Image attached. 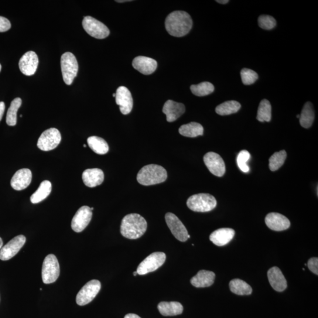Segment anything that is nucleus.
<instances>
[{
    "mask_svg": "<svg viewBox=\"0 0 318 318\" xmlns=\"http://www.w3.org/2000/svg\"><path fill=\"white\" fill-rule=\"evenodd\" d=\"M82 25L85 32L95 39H103L110 34V30L108 27L93 17H85Z\"/></svg>",
    "mask_w": 318,
    "mask_h": 318,
    "instance_id": "6e6552de",
    "label": "nucleus"
},
{
    "mask_svg": "<svg viewBox=\"0 0 318 318\" xmlns=\"http://www.w3.org/2000/svg\"><path fill=\"white\" fill-rule=\"evenodd\" d=\"M125 318H141L138 314H136L134 313H129L126 314L125 316Z\"/></svg>",
    "mask_w": 318,
    "mask_h": 318,
    "instance_id": "79ce46f5",
    "label": "nucleus"
},
{
    "mask_svg": "<svg viewBox=\"0 0 318 318\" xmlns=\"http://www.w3.org/2000/svg\"><path fill=\"white\" fill-rule=\"evenodd\" d=\"M241 108L239 102L235 100L227 101L217 106V114L221 116H228L236 114Z\"/></svg>",
    "mask_w": 318,
    "mask_h": 318,
    "instance_id": "7c9ffc66",
    "label": "nucleus"
},
{
    "mask_svg": "<svg viewBox=\"0 0 318 318\" xmlns=\"http://www.w3.org/2000/svg\"><path fill=\"white\" fill-rule=\"evenodd\" d=\"M235 235V231L233 229H219L211 234L210 240L215 245L223 246L229 244L234 238Z\"/></svg>",
    "mask_w": 318,
    "mask_h": 318,
    "instance_id": "5701e85b",
    "label": "nucleus"
},
{
    "mask_svg": "<svg viewBox=\"0 0 318 318\" xmlns=\"http://www.w3.org/2000/svg\"><path fill=\"white\" fill-rule=\"evenodd\" d=\"M93 213L90 207L84 206L78 209L71 222V228L74 232L79 233L83 231L89 224Z\"/></svg>",
    "mask_w": 318,
    "mask_h": 318,
    "instance_id": "4468645a",
    "label": "nucleus"
},
{
    "mask_svg": "<svg viewBox=\"0 0 318 318\" xmlns=\"http://www.w3.org/2000/svg\"><path fill=\"white\" fill-rule=\"evenodd\" d=\"M272 118V107L270 102L266 100V99H263L261 102H260L258 110L257 119L258 121L261 122L271 121Z\"/></svg>",
    "mask_w": 318,
    "mask_h": 318,
    "instance_id": "2f4dec72",
    "label": "nucleus"
},
{
    "mask_svg": "<svg viewBox=\"0 0 318 318\" xmlns=\"http://www.w3.org/2000/svg\"><path fill=\"white\" fill-rule=\"evenodd\" d=\"M190 238V236L189 235H188V239H189V238Z\"/></svg>",
    "mask_w": 318,
    "mask_h": 318,
    "instance_id": "603ef678",
    "label": "nucleus"
},
{
    "mask_svg": "<svg viewBox=\"0 0 318 318\" xmlns=\"http://www.w3.org/2000/svg\"><path fill=\"white\" fill-rule=\"evenodd\" d=\"M167 177V171L164 167L152 164L140 169L137 180L142 185L151 186L165 182Z\"/></svg>",
    "mask_w": 318,
    "mask_h": 318,
    "instance_id": "7ed1b4c3",
    "label": "nucleus"
},
{
    "mask_svg": "<svg viewBox=\"0 0 318 318\" xmlns=\"http://www.w3.org/2000/svg\"><path fill=\"white\" fill-rule=\"evenodd\" d=\"M203 128L199 123L191 122L181 126L179 132L181 135L187 138H196L203 134Z\"/></svg>",
    "mask_w": 318,
    "mask_h": 318,
    "instance_id": "cd10ccee",
    "label": "nucleus"
},
{
    "mask_svg": "<svg viewBox=\"0 0 318 318\" xmlns=\"http://www.w3.org/2000/svg\"><path fill=\"white\" fill-rule=\"evenodd\" d=\"M42 279L45 284L55 282L60 275V265L55 255L50 254L44 260Z\"/></svg>",
    "mask_w": 318,
    "mask_h": 318,
    "instance_id": "423d86ee",
    "label": "nucleus"
},
{
    "mask_svg": "<svg viewBox=\"0 0 318 318\" xmlns=\"http://www.w3.org/2000/svg\"><path fill=\"white\" fill-rule=\"evenodd\" d=\"M286 157L287 153L283 150L273 154L269 160L270 170L272 172L278 170L284 164Z\"/></svg>",
    "mask_w": 318,
    "mask_h": 318,
    "instance_id": "f704fd0d",
    "label": "nucleus"
},
{
    "mask_svg": "<svg viewBox=\"0 0 318 318\" xmlns=\"http://www.w3.org/2000/svg\"><path fill=\"white\" fill-rule=\"evenodd\" d=\"M2 70V65L0 64V71Z\"/></svg>",
    "mask_w": 318,
    "mask_h": 318,
    "instance_id": "de8ad7c7",
    "label": "nucleus"
},
{
    "mask_svg": "<svg viewBox=\"0 0 318 318\" xmlns=\"http://www.w3.org/2000/svg\"><path fill=\"white\" fill-rule=\"evenodd\" d=\"M190 90L194 95L202 97L213 93L215 87L210 82L204 81L199 84L191 85Z\"/></svg>",
    "mask_w": 318,
    "mask_h": 318,
    "instance_id": "72a5a7b5",
    "label": "nucleus"
},
{
    "mask_svg": "<svg viewBox=\"0 0 318 318\" xmlns=\"http://www.w3.org/2000/svg\"><path fill=\"white\" fill-rule=\"evenodd\" d=\"M185 110L183 104L169 100L164 104L163 113L166 115L167 122H173L184 114Z\"/></svg>",
    "mask_w": 318,
    "mask_h": 318,
    "instance_id": "6ab92c4d",
    "label": "nucleus"
},
{
    "mask_svg": "<svg viewBox=\"0 0 318 318\" xmlns=\"http://www.w3.org/2000/svg\"><path fill=\"white\" fill-rule=\"evenodd\" d=\"M3 242L2 239L0 238V250H1V249L3 247Z\"/></svg>",
    "mask_w": 318,
    "mask_h": 318,
    "instance_id": "c03bdc74",
    "label": "nucleus"
},
{
    "mask_svg": "<svg viewBox=\"0 0 318 318\" xmlns=\"http://www.w3.org/2000/svg\"><path fill=\"white\" fill-rule=\"evenodd\" d=\"M241 76L242 83L245 85L254 84L258 79V75L255 71L249 68H243L241 70Z\"/></svg>",
    "mask_w": 318,
    "mask_h": 318,
    "instance_id": "c9c22d12",
    "label": "nucleus"
},
{
    "mask_svg": "<svg viewBox=\"0 0 318 318\" xmlns=\"http://www.w3.org/2000/svg\"><path fill=\"white\" fill-rule=\"evenodd\" d=\"M265 224L270 229L274 231L286 230L290 226V222L288 218L274 212L266 215Z\"/></svg>",
    "mask_w": 318,
    "mask_h": 318,
    "instance_id": "f3484780",
    "label": "nucleus"
},
{
    "mask_svg": "<svg viewBox=\"0 0 318 318\" xmlns=\"http://www.w3.org/2000/svg\"><path fill=\"white\" fill-rule=\"evenodd\" d=\"M83 146H84V148H86V146H86V145H83Z\"/></svg>",
    "mask_w": 318,
    "mask_h": 318,
    "instance_id": "864d4df0",
    "label": "nucleus"
},
{
    "mask_svg": "<svg viewBox=\"0 0 318 318\" xmlns=\"http://www.w3.org/2000/svg\"><path fill=\"white\" fill-rule=\"evenodd\" d=\"M113 95H114V97H116V93H114V94H113Z\"/></svg>",
    "mask_w": 318,
    "mask_h": 318,
    "instance_id": "8fccbe9b",
    "label": "nucleus"
},
{
    "mask_svg": "<svg viewBox=\"0 0 318 318\" xmlns=\"http://www.w3.org/2000/svg\"><path fill=\"white\" fill-rule=\"evenodd\" d=\"M217 205L215 197L210 194L199 193L191 196L187 201L190 210L197 212H207L214 210Z\"/></svg>",
    "mask_w": 318,
    "mask_h": 318,
    "instance_id": "20e7f679",
    "label": "nucleus"
},
{
    "mask_svg": "<svg viewBox=\"0 0 318 318\" xmlns=\"http://www.w3.org/2000/svg\"><path fill=\"white\" fill-rule=\"evenodd\" d=\"M297 118L299 119V118H300V115H297Z\"/></svg>",
    "mask_w": 318,
    "mask_h": 318,
    "instance_id": "09e8293b",
    "label": "nucleus"
},
{
    "mask_svg": "<svg viewBox=\"0 0 318 318\" xmlns=\"http://www.w3.org/2000/svg\"><path fill=\"white\" fill-rule=\"evenodd\" d=\"M11 23L8 19L0 16V33L6 32L11 29Z\"/></svg>",
    "mask_w": 318,
    "mask_h": 318,
    "instance_id": "ea45409f",
    "label": "nucleus"
},
{
    "mask_svg": "<svg viewBox=\"0 0 318 318\" xmlns=\"http://www.w3.org/2000/svg\"><path fill=\"white\" fill-rule=\"evenodd\" d=\"M193 21L190 16L183 11L171 13L167 17L165 27L171 36L181 37L186 36L192 28Z\"/></svg>",
    "mask_w": 318,
    "mask_h": 318,
    "instance_id": "f257e3e1",
    "label": "nucleus"
},
{
    "mask_svg": "<svg viewBox=\"0 0 318 318\" xmlns=\"http://www.w3.org/2000/svg\"><path fill=\"white\" fill-rule=\"evenodd\" d=\"M61 68L65 83L71 85L77 76L78 71L77 61L73 53L67 52L61 56Z\"/></svg>",
    "mask_w": 318,
    "mask_h": 318,
    "instance_id": "39448f33",
    "label": "nucleus"
},
{
    "mask_svg": "<svg viewBox=\"0 0 318 318\" xmlns=\"http://www.w3.org/2000/svg\"><path fill=\"white\" fill-rule=\"evenodd\" d=\"M203 160L210 173L218 177L224 175L226 166L223 159L220 155L214 152H208L204 156Z\"/></svg>",
    "mask_w": 318,
    "mask_h": 318,
    "instance_id": "ddd939ff",
    "label": "nucleus"
},
{
    "mask_svg": "<svg viewBox=\"0 0 318 318\" xmlns=\"http://www.w3.org/2000/svg\"><path fill=\"white\" fill-rule=\"evenodd\" d=\"M104 179V173L100 169H89L84 171L82 174V179L85 186L95 187L100 185Z\"/></svg>",
    "mask_w": 318,
    "mask_h": 318,
    "instance_id": "4be33fe9",
    "label": "nucleus"
},
{
    "mask_svg": "<svg viewBox=\"0 0 318 318\" xmlns=\"http://www.w3.org/2000/svg\"><path fill=\"white\" fill-rule=\"evenodd\" d=\"M101 289V283L98 280H91L81 289L76 296V303L79 306L87 305L97 296Z\"/></svg>",
    "mask_w": 318,
    "mask_h": 318,
    "instance_id": "1a4fd4ad",
    "label": "nucleus"
},
{
    "mask_svg": "<svg viewBox=\"0 0 318 318\" xmlns=\"http://www.w3.org/2000/svg\"><path fill=\"white\" fill-rule=\"evenodd\" d=\"M148 224L144 218L139 214L126 215L123 219L121 227V234L129 239H137L145 234Z\"/></svg>",
    "mask_w": 318,
    "mask_h": 318,
    "instance_id": "f03ea898",
    "label": "nucleus"
},
{
    "mask_svg": "<svg viewBox=\"0 0 318 318\" xmlns=\"http://www.w3.org/2000/svg\"><path fill=\"white\" fill-rule=\"evenodd\" d=\"M215 277L214 272L201 270L191 279L190 283L196 288H206L214 284Z\"/></svg>",
    "mask_w": 318,
    "mask_h": 318,
    "instance_id": "b1692460",
    "label": "nucleus"
},
{
    "mask_svg": "<svg viewBox=\"0 0 318 318\" xmlns=\"http://www.w3.org/2000/svg\"><path fill=\"white\" fill-rule=\"evenodd\" d=\"M270 284L277 292H283L287 288V281L284 275L278 267H273L268 272Z\"/></svg>",
    "mask_w": 318,
    "mask_h": 318,
    "instance_id": "412c9836",
    "label": "nucleus"
},
{
    "mask_svg": "<svg viewBox=\"0 0 318 318\" xmlns=\"http://www.w3.org/2000/svg\"><path fill=\"white\" fill-rule=\"evenodd\" d=\"M32 180V173L29 169H20L14 174L11 186L16 190H23L28 187Z\"/></svg>",
    "mask_w": 318,
    "mask_h": 318,
    "instance_id": "a211bd4d",
    "label": "nucleus"
},
{
    "mask_svg": "<svg viewBox=\"0 0 318 318\" xmlns=\"http://www.w3.org/2000/svg\"><path fill=\"white\" fill-rule=\"evenodd\" d=\"M217 2L218 3H220V4L222 5H225L227 4V3L229 2V1H228V0H218Z\"/></svg>",
    "mask_w": 318,
    "mask_h": 318,
    "instance_id": "37998d69",
    "label": "nucleus"
},
{
    "mask_svg": "<svg viewBox=\"0 0 318 318\" xmlns=\"http://www.w3.org/2000/svg\"><path fill=\"white\" fill-rule=\"evenodd\" d=\"M157 307L159 312L165 316L178 315L183 311L182 304L178 302H162Z\"/></svg>",
    "mask_w": 318,
    "mask_h": 318,
    "instance_id": "393cba45",
    "label": "nucleus"
},
{
    "mask_svg": "<svg viewBox=\"0 0 318 318\" xmlns=\"http://www.w3.org/2000/svg\"><path fill=\"white\" fill-rule=\"evenodd\" d=\"M133 67L140 73L149 75L156 70L157 63L155 60L145 56H138L133 61Z\"/></svg>",
    "mask_w": 318,
    "mask_h": 318,
    "instance_id": "aec40b11",
    "label": "nucleus"
},
{
    "mask_svg": "<svg viewBox=\"0 0 318 318\" xmlns=\"http://www.w3.org/2000/svg\"><path fill=\"white\" fill-rule=\"evenodd\" d=\"M131 2V0H124V1H116V2L118 3H124V2Z\"/></svg>",
    "mask_w": 318,
    "mask_h": 318,
    "instance_id": "a18cd8bd",
    "label": "nucleus"
},
{
    "mask_svg": "<svg viewBox=\"0 0 318 318\" xmlns=\"http://www.w3.org/2000/svg\"><path fill=\"white\" fill-rule=\"evenodd\" d=\"M91 210H94V208H93V207H91Z\"/></svg>",
    "mask_w": 318,
    "mask_h": 318,
    "instance_id": "3c124183",
    "label": "nucleus"
},
{
    "mask_svg": "<svg viewBox=\"0 0 318 318\" xmlns=\"http://www.w3.org/2000/svg\"><path fill=\"white\" fill-rule=\"evenodd\" d=\"M26 242L24 235H19L14 238L0 250V259L2 261H8L15 256L23 248Z\"/></svg>",
    "mask_w": 318,
    "mask_h": 318,
    "instance_id": "f8f14e48",
    "label": "nucleus"
},
{
    "mask_svg": "<svg viewBox=\"0 0 318 318\" xmlns=\"http://www.w3.org/2000/svg\"><path fill=\"white\" fill-rule=\"evenodd\" d=\"M5 108L6 106L5 102L3 101L0 102V121H2L3 115H4Z\"/></svg>",
    "mask_w": 318,
    "mask_h": 318,
    "instance_id": "a19ab883",
    "label": "nucleus"
},
{
    "mask_svg": "<svg viewBox=\"0 0 318 318\" xmlns=\"http://www.w3.org/2000/svg\"><path fill=\"white\" fill-rule=\"evenodd\" d=\"M314 119V112L313 105L310 102H306L303 106L299 122L302 127L308 129L312 126Z\"/></svg>",
    "mask_w": 318,
    "mask_h": 318,
    "instance_id": "bb28decb",
    "label": "nucleus"
},
{
    "mask_svg": "<svg viewBox=\"0 0 318 318\" xmlns=\"http://www.w3.org/2000/svg\"><path fill=\"white\" fill-rule=\"evenodd\" d=\"M229 288L232 293L238 295H249L252 293L251 286L240 279L232 280Z\"/></svg>",
    "mask_w": 318,
    "mask_h": 318,
    "instance_id": "c85d7f7f",
    "label": "nucleus"
},
{
    "mask_svg": "<svg viewBox=\"0 0 318 318\" xmlns=\"http://www.w3.org/2000/svg\"><path fill=\"white\" fill-rule=\"evenodd\" d=\"M165 220L167 227L177 240L183 242L187 240L189 234H188L187 229L175 215L172 213H167L165 215Z\"/></svg>",
    "mask_w": 318,
    "mask_h": 318,
    "instance_id": "9b49d317",
    "label": "nucleus"
},
{
    "mask_svg": "<svg viewBox=\"0 0 318 318\" xmlns=\"http://www.w3.org/2000/svg\"><path fill=\"white\" fill-rule=\"evenodd\" d=\"M166 256L163 252H155L150 255L140 263L137 272L139 275H144L156 271L165 262Z\"/></svg>",
    "mask_w": 318,
    "mask_h": 318,
    "instance_id": "0eeeda50",
    "label": "nucleus"
},
{
    "mask_svg": "<svg viewBox=\"0 0 318 318\" xmlns=\"http://www.w3.org/2000/svg\"><path fill=\"white\" fill-rule=\"evenodd\" d=\"M251 155L247 150H242L239 153L237 157V163L239 168L243 172L248 173L249 171V167L247 165V162L250 159Z\"/></svg>",
    "mask_w": 318,
    "mask_h": 318,
    "instance_id": "e433bc0d",
    "label": "nucleus"
},
{
    "mask_svg": "<svg viewBox=\"0 0 318 318\" xmlns=\"http://www.w3.org/2000/svg\"><path fill=\"white\" fill-rule=\"evenodd\" d=\"M22 104V99L19 97L14 99L12 101L6 117V123L9 126H15L16 125L17 112H18Z\"/></svg>",
    "mask_w": 318,
    "mask_h": 318,
    "instance_id": "473e14b6",
    "label": "nucleus"
},
{
    "mask_svg": "<svg viewBox=\"0 0 318 318\" xmlns=\"http://www.w3.org/2000/svg\"><path fill=\"white\" fill-rule=\"evenodd\" d=\"M116 104L119 105L120 110L123 115H128L131 112L133 100L131 91L127 87H119L116 93Z\"/></svg>",
    "mask_w": 318,
    "mask_h": 318,
    "instance_id": "dca6fc26",
    "label": "nucleus"
},
{
    "mask_svg": "<svg viewBox=\"0 0 318 318\" xmlns=\"http://www.w3.org/2000/svg\"><path fill=\"white\" fill-rule=\"evenodd\" d=\"M138 275V272H137V271H135V272H133V275L137 276Z\"/></svg>",
    "mask_w": 318,
    "mask_h": 318,
    "instance_id": "49530a36",
    "label": "nucleus"
},
{
    "mask_svg": "<svg viewBox=\"0 0 318 318\" xmlns=\"http://www.w3.org/2000/svg\"><path fill=\"white\" fill-rule=\"evenodd\" d=\"M51 189H52V186L50 181H43L40 184L38 189L31 196V202L33 204L39 203L46 199L51 193Z\"/></svg>",
    "mask_w": 318,
    "mask_h": 318,
    "instance_id": "a878e982",
    "label": "nucleus"
},
{
    "mask_svg": "<svg viewBox=\"0 0 318 318\" xmlns=\"http://www.w3.org/2000/svg\"><path fill=\"white\" fill-rule=\"evenodd\" d=\"M39 65V58L34 51L27 52L20 59L19 67L23 74L27 76H33L36 72Z\"/></svg>",
    "mask_w": 318,
    "mask_h": 318,
    "instance_id": "2eb2a0df",
    "label": "nucleus"
},
{
    "mask_svg": "<svg viewBox=\"0 0 318 318\" xmlns=\"http://www.w3.org/2000/svg\"><path fill=\"white\" fill-rule=\"evenodd\" d=\"M61 136L59 130L50 128L44 131L40 136L37 147L43 151H50L56 149L60 144Z\"/></svg>",
    "mask_w": 318,
    "mask_h": 318,
    "instance_id": "9d476101",
    "label": "nucleus"
},
{
    "mask_svg": "<svg viewBox=\"0 0 318 318\" xmlns=\"http://www.w3.org/2000/svg\"><path fill=\"white\" fill-rule=\"evenodd\" d=\"M87 143L89 148L98 155H105L109 152L108 143L103 139L97 136H91L87 139Z\"/></svg>",
    "mask_w": 318,
    "mask_h": 318,
    "instance_id": "c756f323",
    "label": "nucleus"
},
{
    "mask_svg": "<svg viewBox=\"0 0 318 318\" xmlns=\"http://www.w3.org/2000/svg\"><path fill=\"white\" fill-rule=\"evenodd\" d=\"M307 267L311 272H312L314 274L318 275V258H310L308 262H307Z\"/></svg>",
    "mask_w": 318,
    "mask_h": 318,
    "instance_id": "58836bf2",
    "label": "nucleus"
},
{
    "mask_svg": "<svg viewBox=\"0 0 318 318\" xmlns=\"http://www.w3.org/2000/svg\"><path fill=\"white\" fill-rule=\"evenodd\" d=\"M258 25L263 29L270 30L275 28L276 26V21L271 16L262 15L259 17Z\"/></svg>",
    "mask_w": 318,
    "mask_h": 318,
    "instance_id": "4c0bfd02",
    "label": "nucleus"
}]
</instances>
